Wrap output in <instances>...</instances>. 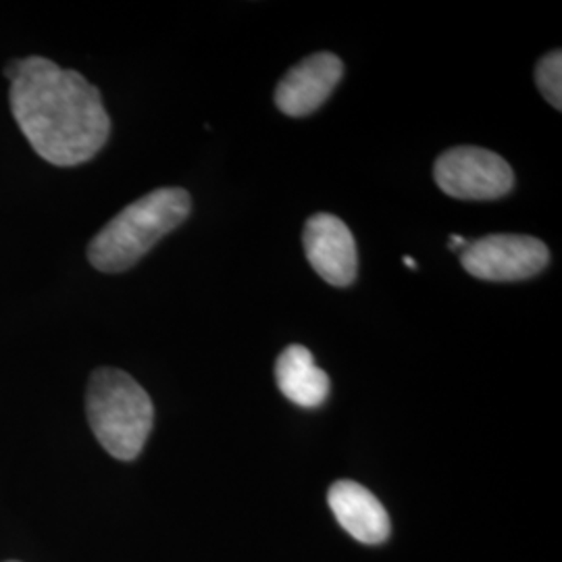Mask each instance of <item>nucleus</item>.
<instances>
[{
    "label": "nucleus",
    "mask_w": 562,
    "mask_h": 562,
    "mask_svg": "<svg viewBox=\"0 0 562 562\" xmlns=\"http://www.w3.org/2000/svg\"><path fill=\"white\" fill-rule=\"evenodd\" d=\"M9 99L23 136L44 161L81 165L94 159L109 140L111 120L99 88L53 60L21 59Z\"/></svg>",
    "instance_id": "f257e3e1"
},
{
    "label": "nucleus",
    "mask_w": 562,
    "mask_h": 562,
    "mask_svg": "<svg viewBox=\"0 0 562 562\" xmlns=\"http://www.w3.org/2000/svg\"><path fill=\"white\" fill-rule=\"evenodd\" d=\"M190 194L181 188H159L125 206L88 246V259L104 273L127 271L188 220Z\"/></svg>",
    "instance_id": "f03ea898"
},
{
    "label": "nucleus",
    "mask_w": 562,
    "mask_h": 562,
    "mask_svg": "<svg viewBox=\"0 0 562 562\" xmlns=\"http://www.w3.org/2000/svg\"><path fill=\"white\" fill-rule=\"evenodd\" d=\"M88 422L102 448L120 461H134L153 431L155 406L140 383L120 369L92 373L86 394Z\"/></svg>",
    "instance_id": "7ed1b4c3"
},
{
    "label": "nucleus",
    "mask_w": 562,
    "mask_h": 562,
    "mask_svg": "<svg viewBox=\"0 0 562 562\" xmlns=\"http://www.w3.org/2000/svg\"><path fill=\"white\" fill-rule=\"evenodd\" d=\"M434 180L452 199L496 201L513 190L515 171L501 155L487 148L457 146L436 161Z\"/></svg>",
    "instance_id": "20e7f679"
},
{
    "label": "nucleus",
    "mask_w": 562,
    "mask_h": 562,
    "mask_svg": "<svg viewBox=\"0 0 562 562\" xmlns=\"http://www.w3.org/2000/svg\"><path fill=\"white\" fill-rule=\"evenodd\" d=\"M464 271L483 281H521L542 273L550 250L542 240L519 234H494L469 241L461 252Z\"/></svg>",
    "instance_id": "39448f33"
},
{
    "label": "nucleus",
    "mask_w": 562,
    "mask_h": 562,
    "mask_svg": "<svg viewBox=\"0 0 562 562\" xmlns=\"http://www.w3.org/2000/svg\"><path fill=\"white\" fill-rule=\"evenodd\" d=\"M302 246L311 267L323 280L346 288L357 280L359 255L348 225L329 213L313 215L302 232Z\"/></svg>",
    "instance_id": "423d86ee"
},
{
    "label": "nucleus",
    "mask_w": 562,
    "mask_h": 562,
    "mask_svg": "<svg viewBox=\"0 0 562 562\" xmlns=\"http://www.w3.org/2000/svg\"><path fill=\"white\" fill-rule=\"evenodd\" d=\"M344 76L340 57L334 53H315L296 63L276 88V104L288 117L315 113L331 97Z\"/></svg>",
    "instance_id": "0eeeda50"
},
{
    "label": "nucleus",
    "mask_w": 562,
    "mask_h": 562,
    "mask_svg": "<svg viewBox=\"0 0 562 562\" xmlns=\"http://www.w3.org/2000/svg\"><path fill=\"white\" fill-rule=\"evenodd\" d=\"M327 503L341 529L357 542L378 546L390 538L392 522L387 510L361 483L348 480L334 483L327 492Z\"/></svg>",
    "instance_id": "6e6552de"
},
{
    "label": "nucleus",
    "mask_w": 562,
    "mask_h": 562,
    "mask_svg": "<svg viewBox=\"0 0 562 562\" xmlns=\"http://www.w3.org/2000/svg\"><path fill=\"white\" fill-rule=\"evenodd\" d=\"M276 382L281 394L302 408H317L329 396V378L315 364L308 348L288 346L276 362Z\"/></svg>",
    "instance_id": "1a4fd4ad"
},
{
    "label": "nucleus",
    "mask_w": 562,
    "mask_h": 562,
    "mask_svg": "<svg viewBox=\"0 0 562 562\" xmlns=\"http://www.w3.org/2000/svg\"><path fill=\"white\" fill-rule=\"evenodd\" d=\"M536 86L557 111L562 109V53L552 50L536 67Z\"/></svg>",
    "instance_id": "9d476101"
},
{
    "label": "nucleus",
    "mask_w": 562,
    "mask_h": 562,
    "mask_svg": "<svg viewBox=\"0 0 562 562\" xmlns=\"http://www.w3.org/2000/svg\"><path fill=\"white\" fill-rule=\"evenodd\" d=\"M21 59L11 60L9 65H7V69H4V76L9 78V80L13 81L18 78V74H20Z\"/></svg>",
    "instance_id": "9b49d317"
},
{
    "label": "nucleus",
    "mask_w": 562,
    "mask_h": 562,
    "mask_svg": "<svg viewBox=\"0 0 562 562\" xmlns=\"http://www.w3.org/2000/svg\"><path fill=\"white\" fill-rule=\"evenodd\" d=\"M467 244H469V241L464 240V238H462V236H450V244H448V246H450V248H452V250H464V248H467Z\"/></svg>",
    "instance_id": "f8f14e48"
},
{
    "label": "nucleus",
    "mask_w": 562,
    "mask_h": 562,
    "mask_svg": "<svg viewBox=\"0 0 562 562\" xmlns=\"http://www.w3.org/2000/svg\"><path fill=\"white\" fill-rule=\"evenodd\" d=\"M402 262H404L406 267H411V269H417V267H419L417 262L413 261V257H404V259H402Z\"/></svg>",
    "instance_id": "ddd939ff"
}]
</instances>
